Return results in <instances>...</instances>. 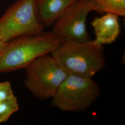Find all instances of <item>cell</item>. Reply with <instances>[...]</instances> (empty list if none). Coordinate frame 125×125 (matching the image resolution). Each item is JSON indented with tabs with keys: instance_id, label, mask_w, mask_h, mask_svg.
Listing matches in <instances>:
<instances>
[{
	"instance_id": "obj_1",
	"label": "cell",
	"mask_w": 125,
	"mask_h": 125,
	"mask_svg": "<svg viewBox=\"0 0 125 125\" xmlns=\"http://www.w3.org/2000/svg\"><path fill=\"white\" fill-rule=\"evenodd\" d=\"M51 54L68 75L92 78L106 64L103 45L94 40H64Z\"/></svg>"
},
{
	"instance_id": "obj_2",
	"label": "cell",
	"mask_w": 125,
	"mask_h": 125,
	"mask_svg": "<svg viewBox=\"0 0 125 125\" xmlns=\"http://www.w3.org/2000/svg\"><path fill=\"white\" fill-rule=\"evenodd\" d=\"M62 41L51 31L19 37L6 43L0 56V73L26 69L40 56L51 54Z\"/></svg>"
},
{
	"instance_id": "obj_3",
	"label": "cell",
	"mask_w": 125,
	"mask_h": 125,
	"mask_svg": "<svg viewBox=\"0 0 125 125\" xmlns=\"http://www.w3.org/2000/svg\"><path fill=\"white\" fill-rule=\"evenodd\" d=\"M101 94V88L92 78L68 75L52 98L51 104L64 112H84Z\"/></svg>"
},
{
	"instance_id": "obj_4",
	"label": "cell",
	"mask_w": 125,
	"mask_h": 125,
	"mask_svg": "<svg viewBox=\"0 0 125 125\" xmlns=\"http://www.w3.org/2000/svg\"><path fill=\"white\" fill-rule=\"evenodd\" d=\"M25 69V86L40 100L52 98L68 76L51 54L39 57Z\"/></svg>"
},
{
	"instance_id": "obj_5",
	"label": "cell",
	"mask_w": 125,
	"mask_h": 125,
	"mask_svg": "<svg viewBox=\"0 0 125 125\" xmlns=\"http://www.w3.org/2000/svg\"><path fill=\"white\" fill-rule=\"evenodd\" d=\"M44 28L37 19L36 0H19L0 17V37L6 43L40 33Z\"/></svg>"
},
{
	"instance_id": "obj_6",
	"label": "cell",
	"mask_w": 125,
	"mask_h": 125,
	"mask_svg": "<svg viewBox=\"0 0 125 125\" xmlns=\"http://www.w3.org/2000/svg\"><path fill=\"white\" fill-rule=\"evenodd\" d=\"M95 7L92 0H78L55 21L51 31L61 41L90 40L86 21Z\"/></svg>"
},
{
	"instance_id": "obj_7",
	"label": "cell",
	"mask_w": 125,
	"mask_h": 125,
	"mask_svg": "<svg viewBox=\"0 0 125 125\" xmlns=\"http://www.w3.org/2000/svg\"><path fill=\"white\" fill-rule=\"evenodd\" d=\"M119 17L116 14L107 13L94 18L91 22L95 36L94 40L102 45L115 42L121 32Z\"/></svg>"
},
{
	"instance_id": "obj_8",
	"label": "cell",
	"mask_w": 125,
	"mask_h": 125,
	"mask_svg": "<svg viewBox=\"0 0 125 125\" xmlns=\"http://www.w3.org/2000/svg\"><path fill=\"white\" fill-rule=\"evenodd\" d=\"M78 0H36V11L39 22L44 28L54 23Z\"/></svg>"
},
{
	"instance_id": "obj_9",
	"label": "cell",
	"mask_w": 125,
	"mask_h": 125,
	"mask_svg": "<svg viewBox=\"0 0 125 125\" xmlns=\"http://www.w3.org/2000/svg\"><path fill=\"white\" fill-rule=\"evenodd\" d=\"M95 5L94 11L99 13H115L125 17V0H92Z\"/></svg>"
},
{
	"instance_id": "obj_10",
	"label": "cell",
	"mask_w": 125,
	"mask_h": 125,
	"mask_svg": "<svg viewBox=\"0 0 125 125\" xmlns=\"http://www.w3.org/2000/svg\"><path fill=\"white\" fill-rule=\"evenodd\" d=\"M19 110L18 101L15 96L0 102V124L8 121Z\"/></svg>"
},
{
	"instance_id": "obj_11",
	"label": "cell",
	"mask_w": 125,
	"mask_h": 125,
	"mask_svg": "<svg viewBox=\"0 0 125 125\" xmlns=\"http://www.w3.org/2000/svg\"><path fill=\"white\" fill-rule=\"evenodd\" d=\"M13 91L9 82L0 83V102L14 96Z\"/></svg>"
},
{
	"instance_id": "obj_12",
	"label": "cell",
	"mask_w": 125,
	"mask_h": 125,
	"mask_svg": "<svg viewBox=\"0 0 125 125\" xmlns=\"http://www.w3.org/2000/svg\"><path fill=\"white\" fill-rule=\"evenodd\" d=\"M6 43L4 42L0 37V54L1 53L4 49Z\"/></svg>"
},
{
	"instance_id": "obj_13",
	"label": "cell",
	"mask_w": 125,
	"mask_h": 125,
	"mask_svg": "<svg viewBox=\"0 0 125 125\" xmlns=\"http://www.w3.org/2000/svg\"><path fill=\"white\" fill-rule=\"evenodd\" d=\"M1 53L0 54V55H1Z\"/></svg>"
}]
</instances>
